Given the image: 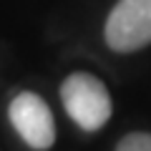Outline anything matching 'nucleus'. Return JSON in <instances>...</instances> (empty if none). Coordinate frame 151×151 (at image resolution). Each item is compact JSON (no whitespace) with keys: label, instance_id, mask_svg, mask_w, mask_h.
<instances>
[{"label":"nucleus","instance_id":"2","mask_svg":"<svg viewBox=\"0 0 151 151\" xmlns=\"http://www.w3.org/2000/svg\"><path fill=\"white\" fill-rule=\"evenodd\" d=\"M103 40L113 53H136L151 43V0H119L103 25Z\"/></svg>","mask_w":151,"mask_h":151},{"label":"nucleus","instance_id":"1","mask_svg":"<svg viewBox=\"0 0 151 151\" xmlns=\"http://www.w3.org/2000/svg\"><path fill=\"white\" fill-rule=\"evenodd\" d=\"M60 103L76 126L101 131L113 113V101L106 83L88 70H73L60 83Z\"/></svg>","mask_w":151,"mask_h":151},{"label":"nucleus","instance_id":"4","mask_svg":"<svg viewBox=\"0 0 151 151\" xmlns=\"http://www.w3.org/2000/svg\"><path fill=\"white\" fill-rule=\"evenodd\" d=\"M116 151H151V134L149 131H131L116 144Z\"/></svg>","mask_w":151,"mask_h":151},{"label":"nucleus","instance_id":"3","mask_svg":"<svg viewBox=\"0 0 151 151\" xmlns=\"http://www.w3.org/2000/svg\"><path fill=\"white\" fill-rule=\"evenodd\" d=\"M8 119L23 144L33 151H48L55 144V119L50 106L33 91H20L8 106Z\"/></svg>","mask_w":151,"mask_h":151}]
</instances>
